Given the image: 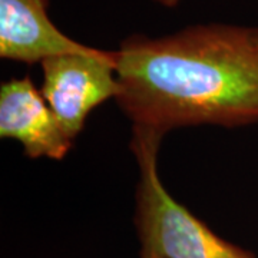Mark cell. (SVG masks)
<instances>
[{"mask_svg":"<svg viewBox=\"0 0 258 258\" xmlns=\"http://www.w3.org/2000/svg\"><path fill=\"white\" fill-rule=\"evenodd\" d=\"M116 105L132 129L164 138L186 126L258 123V26L192 25L131 35L116 49Z\"/></svg>","mask_w":258,"mask_h":258,"instance_id":"1","label":"cell"},{"mask_svg":"<svg viewBox=\"0 0 258 258\" xmlns=\"http://www.w3.org/2000/svg\"><path fill=\"white\" fill-rule=\"evenodd\" d=\"M162 138L132 129L131 149L139 179L135 191V227L141 258H255L224 240L168 192L158 171Z\"/></svg>","mask_w":258,"mask_h":258,"instance_id":"2","label":"cell"},{"mask_svg":"<svg viewBox=\"0 0 258 258\" xmlns=\"http://www.w3.org/2000/svg\"><path fill=\"white\" fill-rule=\"evenodd\" d=\"M40 66V92L74 141L91 112L109 99L115 101L119 93L116 50L95 47L89 53L49 57Z\"/></svg>","mask_w":258,"mask_h":258,"instance_id":"3","label":"cell"},{"mask_svg":"<svg viewBox=\"0 0 258 258\" xmlns=\"http://www.w3.org/2000/svg\"><path fill=\"white\" fill-rule=\"evenodd\" d=\"M0 137L18 141L30 159L60 161L74 145L30 76L2 83Z\"/></svg>","mask_w":258,"mask_h":258,"instance_id":"4","label":"cell"},{"mask_svg":"<svg viewBox=\"0 0 258 258\" xmlns=\"http://www.w3.org/2000/svg\"><path fill=\"white\" fill-rule=\"evenodd\" d=\"M49 0H0V57L35 64L49 57L89 53L83 45L63 32L49 16Z\"/></svg>","mask_w":258,"mask_h":258,"instance_id":"5","label":"cell"},{"mask_svg":"<svg viewBox=\"0 0 258 258\" xmlns=\"http://www.w3.org/2000/svg\"><path fill=\"white\" fill-rule=\"evenodd\" d=\"M152 2L162 6V8H166V9H175L176 6L181 3V0H152Z\"/></svg>","mask_w":258,"mask_h":258,"instance_id":"6","label":"cell"}]
</instances>
